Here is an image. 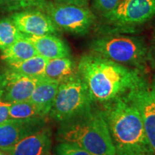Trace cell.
Segmentation results:
<instances>
[{"label": "cell", "mask_w": 155, "mask_h": 155, "mask_svg": "<svg viewBox=\"0 0 155 155\" xmlns=\"http://www.w3.org/2000/svg\"><path fill=\"white\" fill-rule=\"evenodd\" d=\"M22 36L11 19L0 20V50L3 51Z\"/></svg>", "instance_id": "19"}, {"label": "cell", "mask_w": 155, "mask_h": 155, "mask_svg": "<svg viewBox=\"0 0 155 155\" xmlns=\"http://www.w3.org/2000/svg\"><path fill=\"white\" fill-rule=\"evenodd\" d=\"M103 17L115 27L138 26L155 17V0H123Z\"/></svg>", "instance_id": "7"}, {"label": "cell", "mask_w": 155, "mask_h": 155, "mask_svg": "<svg viewBox=\"0 0 155 155\" xmlns=\"http://www.w3.org/2000/svg\"><path fill=\"white\" fill-rule=\"evenodd\" d=\"M38 55L35 48L24 35L16 42L4 50L1 58L7 64L21 62Z\"/></svg>", "instance_id": "16"}, {"label": "cell", "mask_w": 155, "mask_h": 155, "mask_svg": "<svg viewBox=\"0 0 155 155\" xmlns=\"http://www.w3.org/2000/svg\"><path fill=\"white\" fill-rule=\"evenodd\" d=\"M89 48L95 55L146 71L148 46L140 37L122 35L102 36L93 40Z\"/></svg>", "instance_id": "4"}, {"label": "cell", "mask_w": 155, "mask_h": 155, "mask_svg": "<svg viewBox=\"0 0 155 155\" xmlns=\"http://www.w3.org/2000/svg\"><path fill=\"white\" fill-rule=\"evenodd\" d=\"M77 71V65L70 57L55 58L48 60L43 77L60 83Z\"/></svg>", "instance_id": "15"}, {"label": "cell", "mask_w": 155, "mask_h": 155, "mask_svg": "<svg viewBox=\"0 0 155 155\" xmlns=\"http://www.w3.org/2000/svg\"><path fill=\"white\" fill-rule=\"evenodd\" d=\"M23 34V33H22ZM24 35L35 48L38 55L48 60L70 57V49L67 44L54 35L35 36Z\"/></svg>", "instance_id": "13"}, {"label": "cell", "mask_w": 155, "mask_h": 155, "mask_svg": "<svg viewBox=\"0 0 155 155\" xmlns=\"http://www.w3.org/2000/svg\"><path fill=\"white\" fill-rule=\"evenodd\" d=\"M119 3V0H94V7L103 16L114 10Z\"/></svg>", "instance_id": "22"}, {"label": "cell", "mask_w": 155, "mask_h": 155, "mask_svg": "<svg viewBox=\"0 0 155 155\" xmlns=\"http://www.w3.org/2000/svg\"><path fill=\"white\" fill-rule=\"evenodd\" d=\"M42 78L26 76L10 69L5 71L0 74V100L9 104L29 101Z\"/></svg>", "instance_id": "9"}, {"label": "cell", "mask_w": 155, "mask_h": 155, "mask_svg": "<svg viewBox=\"0 0 155 155\" xmlns=\"http://www.w3.org/2000/svg\"><path fill=\"white\" fill-rule=\"evenodd\" d=\"M40 10L49 16L58 28L75 35L88 33L96 20V16L88 7L47 1Z\"/></svg>", "instance_id": "6"}, {"label": "cell", "mask_w": 155, "mask_h": 155, "mask_svg": "<svg viewBox=\"0 0 155 155\" xmlns=\"http://www.w3.org/2000/svg\"><path fill=\"white\" fill-rule=\"evenodd\" d=\"M48 155H51V154H50V153H49V154H48Z\"/></svg>", "instance_id": "28"}, {"label": "cell", "mask_w": 155, "mask_h": 155, "mask_svg": "<svg viewBox=\"0 0 155 155\" xmlns=\"http://www.w3.org/2000/svg\"><path fill=\"white\" fill-rule=\"evenodd\" d=\"M59 83L42 78L38 83L30 98V101L40 107L48 115L57 95Z\"/></svg>", "instance_id": "14"}, {"label": "cell", "mask_w": 155, "mask_h": 155, "mask_svg": "<svg viewBox=\"0 0 155 155\" xmlns=\"http://www.w3.org/2000/svg\"><path fill=\"white\" fill-rule=\"evenodd\" d=\"M93 104L88 86L77 71L59 83L49 114L55 121L63 123L91 109Z\"/></svg>", "instance_id": "5"}, {"label": "cell", "mask_w": 155, "mask_h": 155, "mask_svg": "<svg viewBox=\"0 0 155 155\" xmlns=\"http://www.w3.org/2000/svg\"><path fill=\"white\" fill-rule=\"evenodd\" d=\"M50 147V131L42 128L24 137L5 152L9 155H48Z\"/></svg>", "instance_id": "12"}, {"label": "cell", "mask_w": 155, "mask_h": 155, "mask_svg": "<svg viewBox=\"0 0 155 155\" xmlns=\"http://www.w3.org/2000/svg\"><path fill=\"white\" fill-rule=\"evenodd\" d=\"M44 111L30 101L12 104L9 108V119H32L44 118Z\"/></svg>", "instance_id": "18"}, {"label": "cell", "mask_w": 155, "mask_h": 155, "mask_svg": "<svg viewBox=\"0 0 155 155\" xmlns=\"http://www.w3.org/2000/svg\"><path fill=\"white\" fill-rule=\"evenodd\" d=\"M77 70L88 86L93 102L101 104L129 94L147 78L144 71L91 53L81 57Z\"/></svg>", "instance_id": "1"}, {"label": "cell", "mask_w": 155, "mask_h": 155, "mask_svg": "<svg viewBox=\"0 0 155 155\" xmlns=\"http://www.w3.org/2000/svg\"><path fill=\"white\" fill-rule=\"evenodd\" d=\"M140 111L145 134L155 155V74L129 93Z\"/></svg>", "instance_id": "8"}, {"label": "cell", "mask_w": 155, "mask_h": 155, "mask_svg": "<svg viewBox=\"0 0 155 155\" xmlns=\"http://www.w3.org/2000/svg\"><path fill=\"white\" fill-rule=\"evenodd\" d=\"M48 59L37 55L25 61L7 64L9 69L26 76L43 77Z\"/></svg>", "instance_id": "17"}, {"label": "cell", "mask_w": 155, "mask_h": 155, "mask_svg": "<svg viewBox=\"0 0 155 155\" xmlns=\"http://www.w3.org/2000/svg\"><path fill=\"white\" fill-rule=\"evenodd\" d=\"M61 124L58 131L61 142L77 145L93 155H116L101 109L92 107L86 113Z\"/></svg>", "instance_id": "3"}, {"label": "cell", "mask_w": 155, "mask_h": 155, "mask_svg": "<svg viewBox=\"0 0 155 155\" xmlns=\"http://www.w3.org/2000/svg\"><path fill=\"white\" fill-rule=\"evenodd\" d=\"M0 155H9L8 154H7V153L3 152V151H0Z\"/></svg>", "instance_id": "27"}, {"label": "cell", "mask_w": 155, "mask_h": 155, "mask_svg": "<svg viewBox=\"0 0 155 155\" xmlns=\"http://www.w3.org/2000/svg\"><path fill=\"white\" fill-rule=\"evenodd\" d=\"M56 155H93L77 145L61 142L55 147Z\"/></svg>", "instance_id": "21"}, {"label": "cell", "mask_w": 155, "mask_h": 155, "mask_svg": "<svg viewBox=\"0 0 155 155\" xmlns=\"http://www.w3.org/2000/svg\"><path fill=\"white\" fill-rule=\"evenodd\" d=\"M47 0H0V9L19 11L30 8L40 9Z\"/></svg>", "instance_id": "20"}, {"label": "cell", "mask_w": 155, "mask_h": 155, "mask_svg": "<svg viewBox=\"0 0 155 155\" xmlns=\"http://www.w3.org/2000/svg\"><path fill=\"white\" fill-rule=\"evenodd\" d=\"M11 104L0 100V124L9 119V108Z\"/></svg>", "instance_id": "24"}, {"label": "cell", "mask_w": 155, "mask_h": 155, "mask_svg": "<svg viewBox=\"0 0 155 155\" xmlns=\"http://www.w3.org/2000/svg\"><path fill=\"white\" fill-rule=\"evenodd\" d=\"M90 0H53L55 3L61 5H68L79 6V7H88Z\"/></svg>", "instance_id": "25"}, {"label": "cell", "mask_w": 155, "mask_h": 155, "mask_svg": "<svg viewBox=\"0 0 155 155\" xmlns=\"http://www.w3.org/2000/svg\"><path fill=\"white\" fill-rule=\"evenodd\" d=\"M43 124V118L6 120L0 124V150L11 148L24 137L41 129Z\"/></svg>", "instance_id": "11"}, {"label": "cell", "mask_w": 155, "mask_h": 155, "mask_svg": "<svg viewBox=\"0 0 155 155\" xmlns=\"http://www.w3.org/2000/svg\"><path fill=\"white\" fill-rule=\"evenodd\" d=\"M147 61L150 63L151 68L155 73V31L151 40L150 46L147 51Z\"/></svg>", "instance_id": "23"}, {"label": "cell", "mask_w": 155, "mask_h": 155, "mask_svg": "<svg viewBox=\"0 0 155 155\" xmlns=\"http://www.w3.org/2000/svg\"><path fill=\"white\" fill-rule=\"evenodd\" d=\"M10 17L18 30L25 35L40 36L55 35L58 32L49 16L40 9L15 12Z\"/></svg>", "instance_id": "10"}, {"label": "cell", "mask_w": 155, "mask_h": 155, "mask_svg": "<svg viewBox=\"0 0 155 155\" xmlns=\"http://www.w3.org/2000/svg\"><path fill=\"white\" fill-rule=\"evenodd\" d=\"M101 111L116 155L152 152L145 134L140 111L129 94L103 104Z\"/></svg>", "instance_id": "2"}, {"label": "cell", "mask_w": 155, "mask_h": 155, "mask_svg": "<svg viewBox=\"0 0 155 155\" xmlns=\"http://www.w3.org/2000/svg\"><path fill=\"white\" fill-rule=\"evenodd\" d=\"M129 155H154L152 152H137L134 154H131Z\"/></svg>", "instance_id": "26"}]
</instances>
